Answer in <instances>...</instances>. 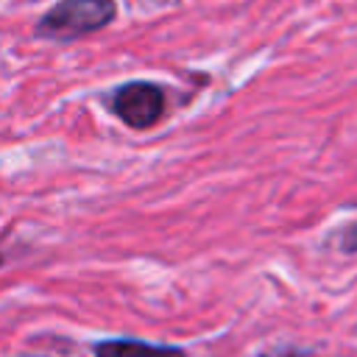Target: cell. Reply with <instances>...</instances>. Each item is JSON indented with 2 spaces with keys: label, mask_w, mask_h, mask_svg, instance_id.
<instances>
[{
  "label": "cell",
  "mask_w": 357,
  "mask_h": 357,
  "mask_svg": "<svg viewBox=\"0 0 357 357\" xmlns=\"http://www.w3.org/2000/svg\"><path fill=\"white\" fill-rule=\"evenodd\" d=\"M167 106L165 86L153 81H126L112 92V112L120 123H126L134 131L153 128Z\"/></svg>",
  "instance_id": "cell-2"
},
{
  "label": "cell",
  "mask_w": 357,
  "mask_h": 357,
  "mask_svg": "<svg viewBox=\"0 0 357 357\" xmlns=\"http://www.w3.org/2000/svg\"><path fill=\"white\" fill-rule=\"evenodd\" d=\"M340 251H343V254H357V220L349 223V226L340 231Z\"/></svg>",
  "instance_id": "cell-4"
},
{
  "label": "cell",
  "mask_w": 357,
  "mask_h": 357,
  "mask_svg": "<svg viewBox=\"0 0 357 357\" xmlns=\"http://www.w3.org/2000/svg\"><path fill=\"white\" fill-rule=\"evenodd\" d=\"M117 17V0H56L36 22V33L56 42L103 31Z\"/></svg>",
  "instance_id": "cell-1"
},
{
  "label": "cell",
  "mask_w": 357,
  "mask_h": 357,
  "mask_svg": "<svg viewBox=\"0 0 357 357\" xmlns=\"http://www.w3.org/2000/svg\"><path fill=\"white\" fill-rule=\"evenodd\" d=\"M95 357H187L184 349L167 343H148L137 337H109L95 343Z\"/></svg>",
  "instance_id": "cell-3"
},
{
  "label": "cell",
  "mask_w": 357,
  "mask_h": 357,
  "mask_svg": "<svg viewBox=\"0 0 357 357\" xmlns=\"http://www.w3.org/2000/svg\"><path fill=\"white\" fill-rule=\"evenodd\" d=\"M262 357H268V354H262Z\"/></svg>",
  "instance_id": "cell-5"
}]
</instances>
